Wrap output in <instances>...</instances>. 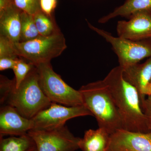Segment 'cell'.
<instances>
[{"label": "cell", "mask_w": 151, "mask_h": 151, "mask_svg": "<svg viewBox=\"0 0 151 151\" xmlns=\"http://www.w3.org/2000/svg\"><path fill=\"white\" fill-rule=\"evenodd\" d=\"M87 21L88 27L110 44L118 56L119 65L125 68L139 63L142 60L151 57V38L134 41L112 35Z\"/></svg>", "instance_id": "cell-6"}, {"label": "cell", "mask_w": 151, "mask_h": 151, "mask_svg": "<svg viewBox=\"0 0 151 151\" xmlns=\"http://www.w3.org/2000/svg\"><path fill=\"white\" fill-rule=\"evenodd\" d=\"M86 116H93L84 105L69 107L52 103L32 119L33 129H54L65 126V123L70 119Z\"/></svg>", "instance_id": "cell-8"}, {"label": "cell", "mask_w": 151, "mask_h": 151, "mask_svg": "<svg viewBox=\"0 0 151 151\" xmlns=\"http://www.w3.org/2000/svg\"><path fill=\"white\" fill-rule=\"evenodd\" d=\"M122 68L124 78L137 90L142 107L146 97L151 94V57L143 63Z\"/></svg>", "instance_id": "cell-12"}, {"label": "cell", "mask_w": 151, "mask_h": 151, "mask_svg": "<svg viewBox=\"0 0 151 151\" xmlns=\"http://www.w3.org/2000/svg\"><path fill=\"white\" fill-rule=\"evenodd\" d=\"M27 151H37V150L36 147L35 145L31 147L29 149L27 150Z\"/></svg>", "instance_id": "cell-27"}, {"label": "cell", "mask_w": 151, "mask_h": 151, "mask_svg": "<svg viewBox=\"0 0 151 151\" xmlns=\"http://www.w3.org/2000/svg\"><path fill=\"white\" fill-rule=\"evenodd\" d=\"M13 3L22 12L31 15L40 11V0H13Z\"/></svg>", "instance_id": "cell-20"}, {"label": "cell", "mask_w": 151, "mask_h": 151, "mask_svg": "<svg viewBox=\"0 0 151 151\" xmlns=\"http://www.w3.org/2000/svg\"><path fill=\"white\" fill-rule=\"evenodd\" d=\"M34 145L33 141L28 134L1 138L0 151H27Z\"/></svg>", "instance_id": "cell-16"}, {"label": "cell", "mask_w": 151, "mask_h": 151, "mask_svg": "<svg viewBox=\"0 0 151 151\" xmlns=\"http://www.w3.org/2000/svg\"><path fill=\"white\" fill-rule=\"evenodd\" d=\"M38 73L40 85L51 103L73 107L83 105L79 90H75L55 72L50 62L35 65Z\"/></svg>", "instance_id": "cell-5"}, {"label": "cell", "mask_w": 151, "mask_h": 151, "mask_svg": "<svg viewBox=\"0 0 151 151\" xmlns=\"http://www.w3.org/2000/svg\"><path fill=\"white\" fill-rule=\"evenodd\" d=\"M40 35L50 36L61 32L55 17L47 15L41 11L33 16Z\"/></svg>", "instance_id": "cell-17"}, {"label": "cell", "mask_w": 151, "mask_h": 151, "mask_svg": "<svg viewBox=\"0 0 151 151\" xmlns=\"http://www.w3.org/2000/svg\"><path fill=\"white\" fill-rule=\"evenodd\" d=\"M57 4V0H40V11L48 16L54 17L55 10Z\"/></svg>", "instance_id": "cell-23"}, {"label": "cell", "mask_w": 151, "mask_h": 151, "mask_svg": "<svg viewBox=\"0 0 151 151\" xmlns=\"http://www.w3.org/2000/svg\"><path fill=\"white\" fill-rule=\"evenodd\" d=\"M110 135L103 128L87 130L85 132L84 137L81 139L79 149L82 151H106Z\"/></svg>", "instance_id": "cell-14"}, {"label": "cell", "mask_w": 151, "mask_h": 151, "mask_svg": "<svg viewBox=\"0 0 151 151\" xmlns=\"http://www.w3.org/2000/svg\"><path fill=\"white\" fill-rule=\"evenodd\" d=\"M14 44L7 38L0 35V58L18 57L15 52Z\"/></svg>", "instance_id": "cell-21"}, {"label": "cell", "mask_w": 151, "mask_h": 151, "mask_svg": "<svg viewBox=\"0 0 151 151\" xmlns=\"http://www.w3.org/2000/svg\"><path fill=\"white\" fill-rule=\"evenodd\" d=\"M15 83L14 80H10L4 76H0V102L1 105L4 104L6 98Z\"/></svg>", "instance_id": "cell-22"}, {"label": "cell", "mask_w": 151, "mask_h": 151, "mask_svg": "<svg viewBox=\"0 0 151 151\" xmlns=\"http://www.w3.org/2000/svg\"><path fill=\"white\" fill-rule=\"evenodd\" d=\"M106 151H151V131L143 133L117 130L110 135Z\"/></svg>", "instance_id": "cell-9"}, {"label": "cell", "mask_w": 151, "mask_h": 151, "mask_svg": "<svg viewBox=\"0 0 151 151\" xmlns=\"http://www.w3.org/2000/svg\"><path fill=\"white\" fill-rule=\"evenodd\" d=\"M151 11V0H126L122 5L99 19L100 23L105 24L118 17H129L139 11Z\"/></svg>", "instance_id": "cell-15"}, {"label": "cell", "mask_w": 151, "mask_h": 151, "mask_svg": "<svg viewBox=\"0 0 151 151\" xmlns=\"http://www.w3.org/2000/svg\"><path fill=\"white\" fill-rule=\"evenodd\" d=\"M20 41L32 40L39 36L33 16L22 12Z\"/></svg>", "instance_id": "cell-18"}, {"label": "cell", "mask_w": 151, "mask_h": 151, "mask_svg": "<svg viewBox=\"0 0 151 151\" xmlns=\"http://www.w3.org/2000/svg\"><path fill=\"white\" fill-rule=\"evenodd\" d=\"M34 128L30 119L21 115L15 108L8 105L0 109V137L5 136H20L27 134Z\"/></svg>", "instance_id": "cell-11"}, {"label": "cell", "mask_w": 151, "mask_h": 151, "mask_svg": "<svg viewBox=\"0 0 151 151\" xmlns=\"http://www.w3.org/2000/svg\"><path fill=\"white\" fill-rule=\"evenodd\" d=\"M67 47L65 38L61 32L50 36L40 35L32 40L14 44L17 56L35 65L50 62L62 54Z\"/></svg>", "instance_id": "cell-4"}, {"label": "cell", "mask_w": 151, "mask_h": 151, "mask_svg": "<svg viewBox=\"0 0 151 151\" xmlns=\"http://www.w3.org/2000/svg\"><path fill=\"white\" fill-rule=\"evenodd\" d=\"M78 90L83 105L95 117L99 128L105 129L110 135L124 129L122 117L104 80L83 85Z\"/></svg>", "instance_id": "cell-2"}, {"label": "cell", "mask_w": 151, "mask_h": 151, "mask_svg": "<svg viewBox=\"0 0 151 151\" xmlns=\"http://www.w3.org/2000/svg\"><path fill=\"white\" fill-rule=\"evenodd\" d=\"M19 58V57L0 58V70L3 71L8 69H13Z\"/></svg>", "instance_id": "cell-24"}, {"label": "cell", "mask_w": 151, "mask_h": 151, "mask_svg": "<svg viewBox=\"0 0 151 151\" xmlns=\"http://www.w3.org/2000/svg\"><path fill=\"white\" fill-rule=\"evenodd\" d=\"M142 108L147 118L149 130L151 131V94L146 98Z\"/></svg>", "instance_id": "cell-25"}, {"label": "cell", "mask_w": 151, "mask_h": 151, "mask_svg": "<svg viewBox=\"0 0 151 151\" xmlns=\"http://www.w3.org/2000/svg\"><path fill=\"white\" fill-rule=\"evenodd\" d=\"M22 12L13 4L0 14V35L14 43L20 41Z\"/></svg>", "instance_id": "cell-13"}, {"label": "cell", "mask_w": 151, "mask_h": 151, "mask_svg": "<svg viewBox=\"0 0 151 151\" xmlns=\"http://www.w3.org/2000/svg\"><path fill=\"white\" fill-rule=\"evenodd\" d=\"M35 65L27 60L20 57L14 67L13 68L15 77V86L18 88L27 76Z\"/></svg>", "instance_id": "cell-19"}, {"label": "cell", "mask_w": 151, "mask_h": 151, "mask_svg": "<svg viewBox=\"0 0 151 151\" xmlns=\"http://www.w3.org/2000/svg\"><path fill=\"white\" fill-rule=\"evenodd\" d=\"M51 103L41 88L35 65L18 88L14 83L3 105H11L25 118L31 119Z\"/></svg>", "instance_id": "cell-3"}, {"label": "cell", "mask_w": 151, "mask_h": 151, "mask_svg": "<svg viewBox=\"0 0 151 151\" xmlns=\"http://www.w3.org/2000/svg\"><path fill=\"white\" fill-rule=\"evenodd\" d=\"M108 86L123 121L124 129L130 132H150L141 107L137 90L124 78L123 68L114 67L103 79Z\"/></svg>", "instance_id": "cell-1"}, {"label": "cell", "mask_w": 151, "mask_h": 151, "mask_svg": "<svg viewBox=\"0 0 151 151\" xmlns=\"http://www.w3.org/2000/svg\"><path fill=\"white\" fill-rule=\"evenodd\" d=\"M37 151H75L81 138L76 137L66 126L50 130L32 129L27 133Z\"/></svg>", "instance_id": "cell-7"}, {"label": "cell", "mask_w": 151, "mask_h": 151, "mask_svg": "<svg viewBox=\"0 0 151 151\" xmlns=\"http://www.w3.org/2000/svg\"><path fill=\"white\" fill-rule=\"evenodd\" d=\"M128 19L117 22L118 37L134 41L151 38V11L137 12Z\"/></svg>", "instance_id": "cell-10"}, {"label": "cell", "mask_w": 151, "mask_h": 151, "mask_svg": "<svg viewBox=\"0 0 151 151\" xmlns=\"http://www.w3.org/2000/svg\"><path fill=\"white\" fill-rule=\"evenodd\" d=\"M13 5V0H0V14Z\"/></svg>", "instance_id": "cell-26"}]
</instances>
